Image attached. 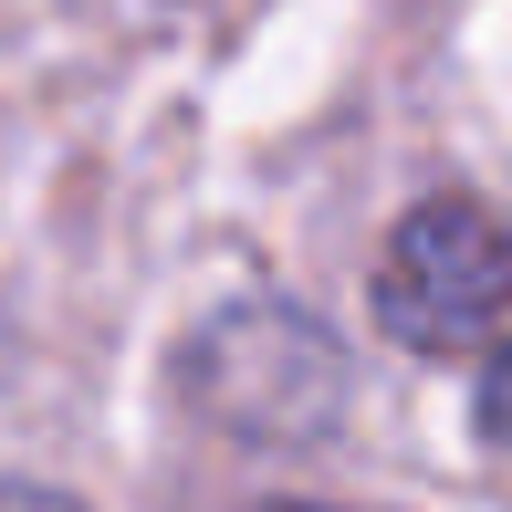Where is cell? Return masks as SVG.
<instances>
[{
	"label": "cell",
	"instance_id": "1",
	"mask_svg": "<svg viewBox=\"0 0 512 512\" xmlns=\"http://www.w3.org/2000/svg\"><path fill=\"white\" fill-rule=\"evenodd\" d=\"M377 324L408 356H492L502 324V220L481 199H418L377 262Z\"/></svg>",
	"mask_w": 512,
	"mask_h": 512
},
{
	"label": "cell",
	"instance_id": "2",
	"mask_svg": "<svg viewBox=\"0 0 512 512\" xmlns=\"http://www.w3.org/2000/svg\"><path fill=\"white\" fill-rule=\"evenodd\" d=\"M189 398L241 439H314L345 408V366L293 304H251V314H220L199 335Z\"/></svg>",
	"mask_w": 512,
	"mask_h": 512
},
{
	"label": "cell",
	"instance_id": "3",
	"mask_svg": "<svg viewBox=\"0 0 512 512\" xmlns=\"http://www.w3.org/2000/svg\"><path fill=\"white\" fill-rule=\"evenodd\" d=\"M0 512H84V502H63V492H42V481H0Z\"/></svg>",
	"mask_w": 512,
	"mask_h": 512
},
{
	"label": "cell",
	"instance_id": "4",
	"mask_svg": "<svg viewBox=\"0 0 512 512\" xmlns=\"http://www.w3.org/2000/svg\"><path fill=\"white\" fill-rule=\"evenodd\" d=\"M262 512H324V502H262Z\"/></svg>",
	"mask_w": 512,
	"mask_h": 512
}]
</instances>
